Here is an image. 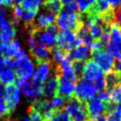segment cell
<instances>
[{"label":"cell","instance_id":"17","mask_svg":"<svg viewBox=\"0 0 121 121\" xmlns=\"http://www.w3.org/2000/svg\"><path fill=\"white\" fill-rule=\"evenodd\" d=\"M59 77L53 73L48 79L43 84V95L46 98H51L58 94Z\"/></svg>","mask_w":121,"mask_h":121},{"label":"cell","instance_id":"15","mask_svg":"<svg viewBox=\"0 0 121 121\" xmlns=\"http://www.w3.org/2000/svg\"><path fill=\"white\" fill-rule=\"evenodd\" d=\"M67 54L70 60L85 62L89 60L92 55V51L88 45H81L70 50Z\"/></svg>","mask_w":121,"mask_h":121},{"label":"cell","instance_id":"38","mask_svg":"<svg viewBox=\"0 0 121 121\" xmlns=\"http://www.w3.org/2000/svg\"><path fill=\"white\" fill-rule=\"evenodd\" d=\"M114 22H116L121 27V8H119L117 11L115 12V13H114Z\"/></svg>","mask_w":121,"mask_h":121},{"label":"cell","instance_id":"16","mask_svg":"<svg viewBox=\"0 0 121 121\" xmlns=\"http://www.w3.org/2000/svg\"><path fill=\"white\" fill-rule=\"evenodd\" d=\"M30 55L36 60V62H42V61H49L52 59L51 56V50L44 45H37L31 47L30 49Z\"/></svg>","mask_w":121,"mask_h":121},{"label":"cell","instance_id":"51","mask_svg":"<svg viewBox=\"0 0 121 121\" xmlns=\"http://www.w3.org/2000/svg\"><path fill=\"white\" fill-rule=\"evenodd\" d=\"M43 121H49V120H43Z\"/></svg>","mask_w":121,"mask_h":121},{"label":"cell","instance_id":"50","mask_svg":"<svg viewBox=\"0 0 121 121\" xmlns=\"http://www.w3.org/2000/svg\"><path fill=\"white\" fill-rule=\"evenodd\" d=\"M120 78H121V74H120ZM119 86H120V87H121V82H120V84H119Z\"/></svg>","mask_w":121,"mask_h":121},{"label":"cell","instance_id":"37","mask_svg":"<svg viewBox=\"0 0 121 121\" xmlns=\"http://www.w3.org/2000/svg\"><path fill=\"white\" fill-rule=\"evenodd\" d=\"M7 20V12L4 6H0V23Z\"/></svg>","mask_w":121,"mask_h":121},{"label":"cell","instance_id":"29","mask_svg":"<svg viewBox=\"0 0 121 121\" xmlns=\"http://www.w3.org/2000/svg\"><path fill=\"white\" fill-rule=\"evenodd\" d=\"M0 114L2 116H8L11 114L4 101V86L1 83H0Z\"/></svg>","mask_w":121,"mask_h":121},{"label":"cell","instance_id":"40","mask_svg":"<svg viewBox=\"0 0 121 121\" xmlns=\"http://www.w3.org/2000/svg\"><path fill=\"white\" fill-rule=\"evenodd\" d=\"M114 71H116L118 74H121V59H118L117 62H115Z\"/></svg>","mask_w":121,"mask_h":121},{"label":"cell","instance_id":"46","mask_svg":"<svg viewBox=\"0 0 121 121\" xmlns=\"http://www.w3.org/2000/svg\"><path fill=\"white\" fill-rule=\"evenodd\" d=\"M4 1H5V0H0V6H2V5L4 6Z\"/></svg>","mask_w":121,"mask_h":121},{"label":"cell","instance_id":"12","mask_svg":"<svg viewBox=\"0 0 121 121\" xmlns=\"http://www.w3.org/2000/svg\"><path fill=\"white\" fill-rule=\"evenodd\" d=\"M20 90L26 98L34 101L38 100V98L43 96V85L32 79L26 81L20 88Z\"/></svg>","mask_w":121,"mask_h":121},{"label":"cell","instance_id":"21","mask_svg":"<svg viewBox=\"0 0 121 121\" xmlns=\"http://www.w3.org/2000/svg\"><path fill=\"white\" fill-rule=\"evenodd\" d=\"M75 87L76 83H74V82L59 78V89H58L57 95H60L63 98L69 100V98L74 96Z\"/></svg>","mask_w":121,"mask_h":121},{"label":"cell","instance_id":"1","mask_svg":"<svg viewBox=\"0 0 121 121\" xmlns=\"http://www.w3.org/2000/svg\"><path fill=\"white\" fill-rule=\"evenodd\" d=\"M35 64L24 49H21L14 58V69L16 80L14 84L21 88L23 84L32 78L35 71Z\"/></svg>","mask_w":121,"mask_h":121},{"label":"cell","instance_id":"10","mask_svg":"<svg viewBox=\"0 0 121 121\" xmlns=\"http://www.w3.org/2000/svg\"><path fill=\"white\" fill-rule=\"evenodd\" d=\"M53 73H54L53 63H52L51 61L38 62L37 68L35 69L34 74L32 76V80L43 85L52 76Z\"/></svg>","mask_w":121,"mask_h":121},{"label":"cell","instance_id":"45","mask_svg":"<svg viewBox=\"0 0 121 121\" xmlns=\"http://www.w3.org/2000/svg\"><path fill=\"white\" fill-rule=\"evenodd\" d=\"M4 121H18V120L14 119V118H7V119H5Z\"/></svg>","mask_w":121,"mask_h":121},{"label":"cell","instance_id":"11","mask_svg":"<svg viewBox=\"0 0 121 121\" xmlns=\"http://www.w3.org/2000/svg\"><path fill=\"white\" fill-rule=\"evenodd\" d=\"M4 101L10 112H13L21 102V90L14 83L4 87Z\"/></svg>","mask_w":121,"mask_h":121},{"label":"cell","instance_id":"49","mask_svg":"<svg viewBox=\"0 0 121 121\" xmlns=\"http://www.w3.org/2000/svg\"><path fill=\"white\" fill-rule=\"evenodd\" d=\"M1 119H2V115L0 114V121H1Z\"/></svg>","mask_w":121,"mask_h":121},{"label":"cell","instance_id":"28","mask_svg":"<svg viewBox=\"0 0 121 121\" xmlns=\"http://www.w3.org/2000/svg\"><path fill=\"white\" fill-rule=\"evenodd\" d=\"M49 121H73L70 116L67 113L65 110H57L53 111V115Z\"/></svg>","mask_w":121,"mask_h":121},{"label":"cell","instance_id":"41","mask_svg":"<svg viewBox=\"0 0 121 121\" xmlns=\"http://www.w3.org/2000/svg\"><path fill=\"white\" fill-rule=\"evenodd\" d=\"M4 68V58L0 57V73L2 71V69Z\"/></svg>","mask_w":121,"mask_h":121},{"label":"cell","instance_id":"48","mask_svg":"<svg viewBox=\"0 0 121 121\" xmlns=\"http://www.w3.org/2000/svg\"><path fill=\"white\" fill-rule=\"evenodd\" d=\"M1 54H2V48H1V45H0V57H1Z\"/></svg>","mask_w":121,"mask_h":121},{"label":"cell","instance_id":"26","mask_svg":"<svg viewBox=\"0 0 121 121\" xmlns=\"http://www.w3.org/2000/svg\"><path fill=\"white\" fill-rule=\"evenodd\" d=\"M51 56H52V59L53 60V65L54 66H58L62 60L66 59L67 53L65 51H63L62 49H60V47L55 46L51 51Z\"/></svg>","mask_w":121,"mask_h":121},{"label":"cell","instance_id":"3","mask_svg":"<svg viewBox=\"0 0 121 121\" xmlns=\"http://www.w3.org/2000/svg\"><path fill=\"white\" fill-rule=\"evenodd\" d=\"M65 110L74 121H89L86 103L76 97H71L65 104Z\"/></svg>","mask_w":121,"mask_h":121},{"label":"cell","instance_id":"47","mask_svg":"<svg viewBox=\"0 0 121 121\" xmlns=\"http://www.w3.org/2000/svg\"><path fill=\"white\" fill-rule=\"evenodd\" d=\"M22 121H31V120H30V118H29V117H24V118H23Z\"/></svg>","mask_w":121,"mask_h":121},{"label":"cell","instance_id":"2","mask_svg":"<svg viewBox=\"0 0 121 121\" xmlns=\"http://www.w3.org/2000/svg\"><path fill=\"white\" fill-rule=\"evenodd\" d=\"M83 15L78 12H69L61 10L55 18L56 27L61 30H73L77 32L83 24Z\"/></svg>","mask_w":121,"mask_h":121},{"label":"cell","instance_id":"4","mask_svg":"<svg viewBox=\"0 0 121 121\" xmlns=\"http://www.w3.org/2000/svg\"><path fill=\"white\" fill-rule=\"evenodd\" d=\"M110 39L106 45L107 51L115 58L121 59V27L116 22L110 26Z\"/></svg>","mask_w":121,"mask_h":121},{"label":"cell","instance_id":"22","mask_svg":"<svg viewBox=\"0 0 121 121\" xmlns=\"http://www.w3.org/2000/svg\"><path fill=\"white\" fill-rule=\"evenodd\" d=\"M16 80L14 70L10 68H4L0 73V83L4 86L13 84Z\"/></svg>","mask_w":121,"mask_h":121},{"label":"cell","instance_id":"43","mask_svg":"<svg viewBox=\"0 0 121 121\" xmlns=\"http://www.w3.org/2000/svg\"><path fill=\"white\" fill-rule=\"evenodd\" d=\"M95 121H106V116H101L98 118H96Z\"/></svg>","mask_w":121,"mask_h":121},{"label":"cell","instance_id":"20","mask_svg":"<svg viewBox=\"0 0 121 121\" xmlns=\"http://www.w3.org/2000/svg\"><path fill=\"white\" fill-rule=\"evenodd\" d=\"M54 22L55 15L49 12H46L38 15L37 19H35L33 24L36 30H45L47 27L53 25Z\"/></svg>","mask_w":121,"mask_h":121},{"label":"cell","instance_id":"31","mask_svg":"<svg viewBox=\"0 0 121 121\" xmlns=\"http://www.w3.org/2000/svg\"><path fill=\"white\" fill-rule=\"evenodd\" d=\"M28 112H29V118H30L31 121H43L44 118L42 117V115L39 112H38L37 110H35L32 106H30L29 110H28Z\"/></svg>","mask_w":121,"mask_h":121},{"label":"cell","instance_id":"34","mask_svg":"<svg viewBox=\"0 0 121 121\" xmlns=\"http://www.w3.org/2000/svg\"><path fill=\"white\" fill-rule=\"evenodd\" d=\"M98 97L101 99L105 104L111 101V99H110V92L109 89H105V90L100 92Z\"/></svg>","mask_w":121,"mask_h":121},{"label":"cell","instance_id":"19","mask_svg":"<svg viewBox=\"0 0 121 121\" xmlns=\"http://www.w3.org/2000/svg\"><path fill=\"white\" fill-rule=\"evenodd\" d=\"M1 48H2V54L4 55V58L13 59V58H15L17 53L21 51L22 45L19 40L13 39L7 43H2Z\"/></svg>","mask_w":121,"mask_h":121},{"label":"cell","instance_id":"35","mask_svg":"<svg viewBox=\"0 0 121 121\" xmlns=\"http://www.w3.org/2000/svg\"><path fill=\"white\" fill-rule=\"evenodd\" d=\"M106 1L113 12L117 11L119 8H121V0H106Z\"/></svg>","mask_w":121,"mask_h":121},{"label":"cell","instance_id":"25","mask_svg":"<svg viewBox=\"0 0 121 121\" xmlns=\"http://www.w3.org/2000/svg\"><path fill=\"white\" fill-rule=\"evenodd\" d=\"M97 0H76V4L81 14H87L95 6Z\"/></svg>","mask_w":121,"mask_h":121},{"label":"cell","instance_id":"6","mask_svg":"<svg viewBox=\"0 0 121 121\" xmlns=\"http://www.w3.org/2000/svg\"><path fill=\"white\" fill-rule=\"evenodd\" d=\"M97 92L98 91L94 84L81 78L76 85L74 97L86 103L92 98L95 97Z\"/></svg>","mask_w":121,"mask_h":121},{"label":"cell","instance_id":"30","mask_svg":"<svg viewBox=\"0 0 121 121\" xmlns=\"http://www.w3.org/2000/svg\"><path fill=\"white\" fill-rule=\"evenodd\" d=\"M50 102H51V105H52V107H53V109L54 110H60L66 104V99L63 98L60 95H54L53 97H52V99L50 100Z\"/></svg>","mask_w":121,"mask_h":121},{"label":"cell","instance_id":"32","mask_svg":"<svg viewBox=\"0 0 121 121\" xmlns=\"http://www.w3.org/2000/svg\"><path fill=\"white\" fill-rule=\"evenodd\" d=\"M84 63L85 62H81V61H74V63H72V65H73V69H74L75 74L78 77V78H81V77H82Z\"/></svg>","mask_w":121,"mask_h":121},{"label":"cell","instance_id":"14","mask_svg":"<svg viewBox=\"0 0 121 121\" xmlns=\"http://www.w3.org/2000/svg\"><path fill=\"white\" fill-rule=\"evenodd\" d=\"M32 35L38 45H44L47 48H52L56 45V36L49 33L46 30H34Z\"/></svg>","mask_w":121,"mask_h":121},{"label":"cell","instance_id":"24","mask_svg":"<svg viewBox=\"0 0 121 121\" xmlns=\"http://www.w3.org/2000/svg\"><path fill=\"white\" fill-rule=\"evenodd\" d=\"M105 78L106 84H107V89H109V90L119 86V84L121 82L120 74H118L114 70L110 73H108L105 77Z\"/></svg>","mask_w":121,"mask_h":121},{"label":"cell","instance_id":"5","mask_svg":"<svg viewBox=\"0 0 121 121\" xmlns=\"http://www.w3.org/2000/svg\"><path fill=\"white\" fill-rule=\"evenodd\" d=\"M56 45L65 52H69L73 48L83 44L75 31L61 30L60 32H58L56 36Z\"/></svg>","mask_w":121,"mask_h":121},{"label":"cell","instance_id":"39","mask_svg":"<svg viewBox=\"0 0 121 121\" xmlns=\"http://www.w3.org/2000/svg\"><path fill=\"white\" fill-rule=\"evenodd\" d=\"M106 121H120L119 118L115 115V113H109L106 116Z\"/></svg>","mask_w":121,"mask_h":121},{"label":"cell","instance_id":"36","mask_svg":"<svg viewBox=\"0 0 121 121\" xmlns=\"http://www.w3.org/2000/svg\"><path fill=\"white\" fill-rule=\"evenodd\" d=\"M64 9L69 12H74V13H77V12L78 11V5L76 4V2H73V3H70V4H65Z\"/></svg>","mask_w":121,"mask_h":121},{"label":"cell","instance_id":"18","mask_svg":"<svg viewBox=\"0 0 121 121\" xmlns=\"http://www.w3.org/2000/svg\"><path fill=\"white\" fill-rule=\"evenodd\" d=\"M16 36V28H15L9 20L0 23V41L2 43H7L12 40Z\"/></svg>","mask_w":121,"mask_h":121},{"label":"cell","instance_id":"23","mask_svg":"<svg viewBox=\"0 0 121 121\" xmlns=\"http://www.w3.org/2000/svg\"><path fill=\"white\" fill-rule=\"evenodd\" d=\"M45 9L53 14H58L62 10V3L60 0H45L44 2Z\"/></svg>","mask_w":121,"mask_h":121},{"label":"cell","instance_id":"33","mask_svg":"<svg viewBox=\"0 0 121 121\" xmlns=\"http://www.w3.org/2000/svg\"><path fill=\"white\" fill-rule=\"evenodd\" d=\"M89 47H90L91 51H92V53H94L99 52V51H101V50L103 49L104 45L102 44V42L101 41V40H99V39H95L94 42L91 44V45L89 46Z\"/></svg>","mask_w":121,"mask_h":121},{"label":"cell","instance_id":"8","mask_svg":"<svg viewBox=\"0 0 121 121\" xmlns=\"http://www.w3.org/2000/svg\"><path fill=\"white\" fill-rule=\"evenodd\" d=\"M93 60L102 69L104 74L110 73L114 70L115 58L108 51L102 49L99 52L93 53Z\"/></svg>","mask_w":121,"mask_h":121},{"label":"cell","instance_id":"27","mask_svg":"<svg viewBox=\"0 0 121 121\" xmlns=\"http://www.w3.org/2000/svg\"><path fill=\"white\" fill-rule=\"evenodd\" d=\"M22 7L26 10L38 11L39 8L44 4V0H22Z\"/></svg>","mask_w":121,"mask_h":121},{"label":"cell","instance_id":"9","mask_svg":"<svg viewBox=\"0 0 121 121\" xmlns=\"http://www.w3.org/2000/svg\"><path fill=\"white\" fill-rule=\"evenodd\" d=\"M86 108L89 121H95L99 117L103 116V114L106 112L105 103L98 96H95L86 102Z\"/></svg>","mask_w":121,"mask_h":121},{"label":"cell","instance_id":"13","mask_svg":"<svg viewBox=\"0 0 121 121\" xmlns=\"http://www.w3.org/2000/svg\"><path fill=\"white\" fill-rule=\"evenodd\" d=\"M12 15L15 16L20 22L24 23V26L30 25L34 22L35 19L38 15V11H31V10H26L22 7V5L16 4L13 7L12 10Z\"/></svg>","mask_w":121,"mask_h":121},{"label":"cell","instance_id":"42","mask_svg":"<svg viewBox=\"0 0 121 121\" xmlns=\"http://www.w3.org/2000/svg\"><path fill=\"white\" fill-rule=\"evenodd\" d=\"M60 1L62 3V4H70V3L75 2V0H60Z\"/></svg>","mask_w":121,"mask_h":121},{"label":"cell","instance_id":"44","mask_svg":"<svg viewBox=\"0 0 121 121\" xmlns=\"http://www.w3.org/2000/svg\"><path fill=\"white\" fill-rule=\"evenodd\" d=\"M13 1H14V4H19L22 2V0H13Z\"/></svg>","mask_w":121,"mask_h":121},{"label":"cell","instance_id":"7","mask_svg":"<svg viewBox=\"0 0 121 121\" xmlns=\"http://www.w3.org/2000/svg\"><path fill=\"white\" fill-rule=\"evenodd\" d=\"M82 78L89 81L94 85H96L100 81L105 78L104 73L98 65L95 63L93 60H88L84 63Z\"/></svg>","mask_w":121,"mask_h":121}]
</instances>
